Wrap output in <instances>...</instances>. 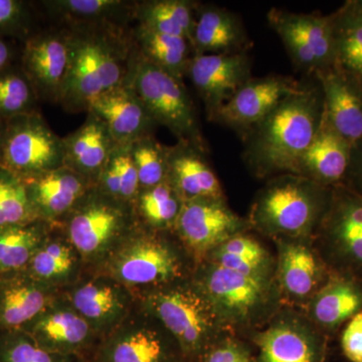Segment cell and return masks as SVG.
<instances>
[{
	"label": "cell",
	"instance_id": "484cf974",
	"mask_svg": "<svg viewBox=\"0 0 362 362\" xmlns=\"http://www.w3.org/2000/svg\"><path fill=\"white\" fill-rule=\"evenodd\" d=\"M25 272L42 284L64 292L77 283L87 269L62 228L54 226Z\"/></svg>",
	"mask_w": 362,
	"mask_h": 362
},
{
	"label": "cell",
	"instance_id": "6da1fadb",
	"mask_svg": "<svg viewBox=\"0 0 362 362\" xmlns=\"http://www.w3.org/2000/svg\"><path fill=\"white\" fill-rule=\"evenodd\" d=\"M58 25L70 51L59 105L69 113H87L98 97L125 84L135 51L132 28L110 23Z\"/></svg>",
	"mask_w": 362,
	"mask_h": 362
},
{
	"label": "cell",
	"instance_id": "83f0119b",
	"mask_svg": "<svg viewBox=\"0 0 362 362\" xmlns=\"http://www.w3.org/2000/svg\"><path fill=\"white\" fill-rule=\"evenodd\" d=\"M362 311V279L330 272L329 278L311 298L310 313L323 331L335 332Z\"/></svg>",
	"mask_w": 362,
	"mask_h": 362
},
{
	"label": "cell",
	"instance_id": "8fae6325",
	"mask_svg": "<svg viewBox=\"0 0 362 362\" xmlns=\"http://www.w3.org/2000/svg\"><path fill=\"white\" fill-rule=\"evenodd\" d=\"M64 295L100 340L116 330L138 303L132 290L98 272H86L77 283L64 291Z\"/></svg>",
	"mask_w": 362,
	"mask_h": 362
},
{
	"label": "cell",
	"instance_id": "8d00e7d4",
	"mask_svg": "<svg viewBox=\"0 0 362 362\" xmlns=\"http://www.w3.org/2000/svg\"><path fill=\"white\" fill-rule=\"evenodd\" d=\"M209 259V263L228 270L269 279L271 263L268 252L258 240L242 233L233 235L214 249L204 261Z\"/></svg>",
	"mask_w": 362,
	"mask_h": 362
},
{
	"label": "cell",
	"instance_id": "8992f818",
	"mask_svg": "<svg viewBox=\"0 0 362 362\" xmlns=\"http://www.w3.org/2000/svg\"><path fill=\"white\" fill-rule=\"evenodd\" d=\"M331 197L332 188L302 175L283 176L259 194L252 206V221L271 235H309L322 223Z\"/></svg>",
	"mask_w": 362,
	"mask_h": 362
},
{
	"label": "cell",
	"instance_id": "ba28073f",
	"mask_svg": "<svg viewBox=\"0 0 362 362\" xmlns=\"http://www.w3.org/2000/svg\"><path fill=\"white\" fill-rule=\"evenodd\" d=\"M64 139L39 111L7 119L0 166L23 180L64 166Z\"/></svg>",
	"mask_w": 362,
	"mask_h": 362
},
{
	"label": "cell",
	"instance_id": "f907efd6",
	"mask_svg": "<svg viewBox=\"0 0 362 362\" xmlns=\"http://www.w3.org/2000/svg\"><path fill=\"white\" fill-rule=\"evenodd\" d=\"M361 4H362V0H361Z\"/></svg>",
	"mask_w": 362,
	"mask_h": 362
},
{
	"label": "cell",
	"instance_id": "d4e9b609",
	"mask_svg": "<svg viewBox=\"0 0 362 362\" xmlns=\"http://www.w3.org/2000/svg\"><path fill=\"white\" fill-rule=\"evenodd\" d=\"M64 139V166L71 168L96 185L98 178L117 146L108 128L95 114Z\"/></svg>",
	"mask_w": 362,
	"mask_h": 362
},
{
	"label": "cell",
	"instance_id": "ee69618b",
	"mask_svg": "<svg viewBox=\"0 0 362 362\" xmlns=\"http://www.w3.org/2000/svg\"><path fill=\"white\" fill-rule=\"evenodd\" d=\"M197 362H258L246 345L237 340L223 339L214 343Z\"/></svg>",
	"mask_w": 362,
	"mask_h": 362
},
{
	"label": "cell",
	"instance_id": "4dcf8cb0",
	"mask_svg": "<svg viewBox=\"0 0 362 362\" xmlns=\"http://www.w3.org/2000/svg\"><path fill=\"white\" fill-rule=\"evenodd\" d=\"M334 40V66L362 90V4L345 2L330 14Z\"/></svg>",
	"mask_w": 362,
	"mask_h": 362
},
{
	"label": "cell",
	"instance_id": "277c9868",
	"mask_svg": "<svg viewBox=\"0 0 362 362\" xmlns=\"http://www.w3.org/2000/svg\"><path fill=\"white\" fill-rule=\"evenodd\" d=\"M165 233L138 223L108 259L92 272L110 276L136 296L185 280L182 255Z\"/></svg>",
	"mask_w": 362,
	"mask_h": 362
},
{
	"label": "cell",
	"instance_id": "b9f144b4",
	"mask_svg": "<svg viewBox=\"0 0 362 362\" xmlns=\"http://www.w3.org/2000/svg\"><path fill=\"white\" fill-rule=\"evenodd\" d=\"M77 357L52 354L21 330L0 332V362H82Z\"/></svg>",
	"mask_w": 362,
	"mask_h": 362
},
{
	"label": "cell",
	"instance_id": "d590c367",
	"mask_svg": "<svg viewBox=\"0 0 362 362\" xmlns=\"http://www.w3.org/2000/svg\"><path fill=\"white\" fill-rule=\"evenodd\" d=\"M182 202L166 180L156 187L140 189L132 207L139 225L159 232H173Z\"/></svg>",
	"mask_w": 362,
	"mask_h": 362
},
{
	"label": "cell",
	"instance_id": "c3c4849f",
	"mask_svg": "<svg viewBox=\"0 0 362 362\" xmlns=\"http://www.w3.org/2000/svg\"><path fill=\"white\" fill-rule=\"evenodd\" d=\"M6 120L0 118V162H1L2 146H4V132H6Z\"/></svg>",
	"mask_w": 362,
	"mask_h": 362
},
{
	"label": "cell",
	"instance_id": "ffe728a7",
	"mask_svg": "<svg viewBox=\"0 0 362 362\" xmlns=\"http://www.w3.org/2000/svg\"><path fill=\"white\" fill-rule=\"evenodd\" d=\"M87 112L103 121L118 145L131 144L144 136L152 135L158 126L127 84L98 97Z\"/></svg>",
	"mask_w": 362,
	"mask_h": 362
},
{
	"label": "cell",
	"instance_id": "bcb514c9",
	"mask_svg": "<svg viewBox=\"0 0 362 362\" xmlns=\"http://www.w3.org/2000/svg\"><path fill=\"white\" fill-rule=\"evenodd\" d=\"M345 185L362 194V138L352 148L351 162Z\"/></svg>",
	"mask_w": 362,
	"mask_h": 362
},
{
	"label": "cell",
	"instance_id": "f6af8a7d",
	"mask_svg": "<svg viewBox=\"0 0 362 362\" xmlns=\"http://www.w3.org/2000/svg\"><path fill=\"white\" fill-rule=\"evenodd\" d=\"M341 349L351 362H362V311L346 323L341 335Z\"/></svg>",
	"mask_w": 362,
	"mask_h": 362
},
{
	"label": "cell",
	"instance_id": "1f68e13d",
	"mask_svg": "<svg viewBox=\"0 0 362 362\" xmlns=\"http://www.w3.org/2000/svg\"><path fill=\"white\" fill-rule=\"evenodd\" d=\"M136 1L125 0H49L40 1L57 25L110 23L129 25Z\"/></svg>",
	"mask_w": 362,
	"mask_h": 362
},
{
	"label": "cell",
	"instance_id": "7a4b0ae2",
	"mask_svg": "<svg viewBox=\"0 0 362 362\" xmlns=\"http://www.w3.org/2000/svg\"><path fill=\"white\" fill-rule=\"evenodd\" d=\"M322 90L305 88L286 98L252 128L246 157L258 173L290 171L298 175L300 160L322 121Z\"/></svg>",
	"mask_w": 362,
	"mask_h": 362
},
{
	"label": "cell",
	"instance_id": "ab89813d",
	"mask_svg": "<svg viewBox=\"0 0 362 362\" xmlns=\"http://www.w3.org/2000/svg\"><path fill=\"white\" fill-rule=\"evenodd\" d=\"M37 221L25 180L0 166V228Z\"/></svg>",
	"mask_w": 362,
	"mask_h": 362
},
{
	"label": "cell",
	"instance_id": "836d02e7",
	"mask_svg": "<svg viewBox=\"0 0 362 362\" xmlns=\"http://www.w3.org/2000/svg\"><path fill=\"white\" fill-rule=\"evenodd\" d=\"M132 35L136 49L145 59L178 80L183 81L187 76L188 66L194 56L189 40L139 25L132 28Z\"/></svg>",
	"mask_w": 362,
	"mask_h": 362
},
{
	"label": "cell",
	"instance_id": "9a60e30c",
	"mask_svg": "<svg viewBox=\"0 0 362 362\" xmlns=\"http://www.w3.org/2000/svg\"><path fill=\"white\" fill-rule=\"evenodd\" d=\"M20 65L40 101L59 104L70 65L65 30L57 25L47 30H35L21 42Z\"/></svg>",
	"mask_w": 362,
	"mask_h": 362
},
{
	"label": "cell",
	"instance_id": "2e32d148",
	"mask_svg": "<svg viewBox=\"0 0 362 362\" xmlns=\"http://www.w3.org/2000/svg\"><path fill=\"white\" fill-rule=\"evenodd\" d=\"M21 331L47 351L83 361L89 358L100 341L64 293Z\"/></svg>",
	"mask_w": 362,
	"mask_h": 362
},
{
	"label": "cell",
	"instance_id": "60d3db41",
	"mask_svg": "<svg viewBox=\"0 0 362 362\" xmlns=\"http://www.w3.org/2000/svg\"><path fill=\"white\" fill-rule=\"evenodd\" d=\"M130 152L139 178L140 189L156 187L168 180L166 146L154 134L131 143Z\"/></svg>",
	"mask_w": 362,
	"mask_h": 362
},
{
	"label": "cell",
	"instance_id": "d6a6232c",
	"mask_svg": "<svg viewBox=\"0 0 362 362\" xmlns=\"http://www.w3.org/2000/svg\"><path fill=\"white\" fill-rule=\"evenodd\" d=\"M197 6L188 0L136 1L134 21L147 30L187 39L192 45Z\"/></svg>",
	"mask_w": 362,
	"mask_h": 362
},
{
	"label": "cell",
	"instance_id": "7402d4cb",
	"mask_svg": "<svg viewBox=\"0 0 362 362\" xmlns=\"http://www.w3.org/2000/svg\"><path fill=\"white\" fill-rule=\"evenodd\" d=\"M351 154V145L334 129L323 112L315 137L300 160L298 175L325 187L345 185Z\"/></svg>",
	"mask_w": 362,
	"mask_h": 362
},
{
	"label": "cell",
	"instance_id": "30bf717a",
	"mask_svg": "<svg viewBox=\"0 0 362 362\" xmlns=\"http://www.w3.org/2000/svg\"><path fill=\"white\" fill-rule=\"evenodd\" d=\"M321 228L330 272L362 279V194L340 185L332 188Z\"/></svg>",
	"mask_w": 362,
	"mask_h": 362
},
{
	"label": "cell",
	"instance_id": "f546056e",
	"mask_svg": "<svg viewBox=\"0 0 362 362\" xmlns=\"http://www.w3.org/2000/svg\"><path fill=\"white\" fill-rule=\"evenodd\" d=\"M246 33L235 14L216 6H197L192 49L194 54L242 52Z\"/></svg>",
	"mask_w": 362,
	"mask_h": 362
},
{
	"label": "cell",
	"instance_id": "44dd1931",
	"mask_svg": "<svg viewBox=\"0 0 362 362\" xmlns=\"http://www.w3.org/2000/svg\"><path fill=\"white\" fill-rule=\"evenodd\" d=\"M63 293L25 271L0 277V332L23 330Z\"/></svg>",
	"mask_w": 362,
	"mask_h": 362
},
{
	"label": "cell",
	"instance_id": "5b68a950",
	"mask_svg": "<svg viewBox=\"0 0 362 362\" xmlns=\"http://www.w3.org/2000/svg\"><path fill=\"white\" fill-rule=\"evenodd\" d=\"M129 204L90 188L59 226L77 249L88 272L99 268L136 228Z\"/></svg>",
	"mask_w": 362,
	"mask_h": 362
},
{
	"label": "cell",
	"instance_id": "4fadbf2b",
	"mask_svg": "<svg viewBox=\"0 0 362 362\" xmlns=\"http://www.w3.org/2000/svg\"><path fill=\"white\" fill-rule=\"evenodd\" d=\"M268 21L299 68L315 74L334 66V40L330 16L294 13L272 8Z\"/></svg>",
	"mask_w": 362,
	"mask_h": 362
},
{
	"label": "cell",
	"instance_id": "9c48e42d",
	"mask_svg": "<svg viewBox=\"0 0 362 362\" xmlns=\"http://www.w3.org/2000/svg\"><path fill=\"white\" fill-rule=\"evenodd\" d=\"M90 362H185L165 328L137 303L116 330L102 338Z\"/></svg>",
	"mask_w": 362,
	"mask_h": 362
},
{
	"label": "cell",
	"instance_id": "681fc988",
	"mask_svg": "<svg viewBox=\"0 0 362 362\" xmlns=\"http://www.w3.org/2000/svg\"><path fill=\"white\" fill-rule=\"evenodd\" d=\"M82 362H90L89 361H82Z\"/></svg>",
	"mask_w": 362,
	"mask_h": 362
},
{
	"label": "cell",
	"instance_id": "3957f363",
	"mask_svg": "<svg viewBox=\"0 0 362 362\" xmlns=\"http://www.w3.org/2000/svg\"><path fill=\"white\" fill-rule=\"evenodd\" d=\"M137 300L175 339L183 361H199L218 341L220 318L194 281L140 293Z\"/></svg>",
	"mask_w": 362,
	"mask_h": 362
},
{
	"label": "cell",
	"instance_id": "f1b7e54d",
	"mask_svg": "<svg viewBox=\"0 0 362 362\" xmlns=\"http://www.w3.org/2000/svg\"><path fill=\"white\" fill-rule=\"evenodd\" d=\"M279 280L286 294L296 299L312 298L330 276L327 263L301 243H282L279 252Z\"/></svg>",
	"mask_w": 362,
	"mask_h": 362
},
{
	"label": "cell",
	"instance_id": "e575fe53",
	"mask_svg": "<svg viewBox=\"0 0 362 362\" xmlns=\"http://www.w3.org/2000/svg\"><path fill=\"white\" fill-rule=\"evenodd\" d=\"M52 228L37 220L0 228V277L25 271Z\"/></svg>",
	"mask_w": 362,
	"mask_h": 362
},
{
	"label": "cell",
	"instance_id": "ac0fdd59",
	"mask_svg": "<svg viewBox=\"0 0 362 362\" xmlns=\"http://www.w3.org/2000/svg\"><path fill=\"white\" fill-rule=\"evenodd\" d=\"M304 89L296 81L283 76L251 78L213 119L233 127H254L283 100Z\"/></svg>",
	"mask_w": 362,
	"mask_h": 362
},
{
	"label": "cell",
	"instance_id": "7dc6e473",
	"mask_svg": "<svg viewBox=\"0 0 362 362\" xmlns=\"http://www.w3.org/2000/svg\"><path fill=\"white\" fill-rule=\"evenodd\" d=\"M18 40L0 37V71L20 62L21 47L16 45Z\"/></svg>",
	"mask_w": 362,
	"mask_h": 362
},
{
	"label": "cell",
	"instance_id": "d6986e66",
	"mask_svg": "<svg viewBox=\"0 0 362 362\" xmlns=\"http://www.w3.org/2000/svg\"><path fill=\"white\" fill-rule=\"evenodd\" d=\"M25 180L28 199L37 220L59 226L92 188L90 180L66 166Z\"/></svg>",
	"mask_w": 362,
	"mask_h": 362
},
{
	"label": "cell",
	"instance_id": "7bdbcfd3",
	"mask_svg": "<svg viewBox=\"0 0 362 362\" xmlns=\"http://www.w3.org/2000/svg\"><path fill=\"white\" fill-rule=\"evenodd\" d=\"M32 4L23 0H0V37L23 42L35 32Z\"/></svg>",
	"mask_w": 362,
	"mask_h": 362
},
{
	"label": "cell",
	"instance_id": "74e56055",
	"mask_svg": "<svg viewBox=\"0 0 362 362\" xmlns=\"http://www.w3.org/2000/svg\"><path fill=\"white\" fill-rule=\"evenodd\" d=\"M95 187L105 194L132 206L139 192L140 183L130 144L117 145Z\"/></svg>",
	"mask_w": 362,
	"mask_h": 362
},
{
	"label": "cell",
	"instance_id": "52a82bcc",
	"mask_svg": "<svg viewBox=\"0 0 362 362\" xmlns=\"http://www.w3.org/2000/svg\"><path fill=\"white\" fill-rule=\"evenodd\" d=\"M125 84L139 98L157 125L170 130L178 141L206 149L197 110L183 81L152 64L135 47Z\"/></svg>",
	"mask_w": 362,
	"mask_h": 362
},
{
	"label": "cell",
	"instance_id": "603a6c76",
	"mask_svg": "<svg viewBox=\"0 0 362 362\" xmlns=\"http://www.w3.org/2000/svg\"><path fill=\"white\" fill-rule=\"evenodd\" d=\"M324 101V114L352 148L362 138V90L337 66L315 73Z\"/></svg>",
	"mask_w": 362,
	"mask_h": 362
},
{
	"label": "cell",
	"instance_id": "e0dca14e",
	"mask_svg": "<svg viewBox=\"0 0 362 362\" xmlns=\"http://www.w3.org/2000/svg\"><path fill=\"white\" fill-rule=\"evenodd\" d=\"M187 76L206 105L207 116L213 119L251 80V64L244 52L194 54Z\"/></svg>",
	"mask_w": 362,
	"mask_h": 362
},
{
	"label": "cell",
	"instance_id": "f35d334b",
	"mask_svg": "<svg viewBox=\"0 0 362 362\" xmlns=\"http://www.w3.org/2000/svg\"><path fill=\"white\" fill-rule=\"evenodd\" d=\"M40 98L20 65L0 71V118L39 111Z\"/></svg>",
	"mask_w": 362,
	"mask_h": 362
},
{
	"label": "cell",
	"instance_id": "7c38bea8",
	"mask_svg": "<svg viewBox=\"0 0 362 362\" xmlns=\"http://www.w3.org/2000/svg\"><path fill=\"white\" fill-rule=\"evenodd\" d=\"M245 223L223 197H202L182 202L173 233L197 264L226 240L240 233Z\"/></svg>",
	"mask_w": 362,
	"mask_h": 362
},
{
	"label": "cell",
	"instance_id": "4316f807",
	"mask_svg": "<svg viewBox=\"0 0 362 362\" xmlns=\"http://www.w3.org/2000/svg\"><path fill=\"white\" fill-rule=\"evenodd\" d=\"M258 362H325V340L293 321L274 324L256 338Z\"/></svg>",
	"mask_w": 362,
	"mask_h": 362
},
{
	"label": "cell",
	"instance_id": "cb8c5ba5",
	"mask_svg": "<svg viewBox=\"0 0 362 362\" xmlns=\"http://www.w3.org/2000/svg\"><path fill=\"white\" fill-rule=\"evenodd\" d=\"M168 180L183 202L202 197H223L220 180L207 162L204 150L178 141L166 146Z\"/></svg>",
	"mask_w": 362,
	"mask_h": 362
},
{
	"label": "cell",
	"instance_id": "5bb4252c",
	"mask_svg": "<svg viewBox=\"0 0 362 362\" xmlns=\"http://www.w3.org/2000/svg\"><path fill=\"white\" fill-rule=\"evenodd\" d=\"M194 282L213 306L221 321L244 322L268 299V279L244 275L209 263Z\"/></svg>",
	"mask_w": 362,
	"mask_h": 362
}]
</instances>
